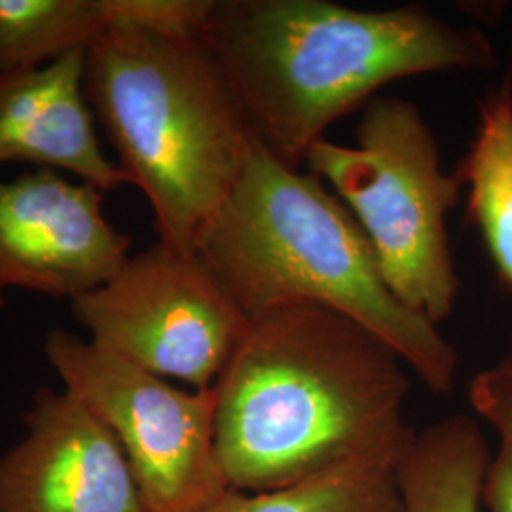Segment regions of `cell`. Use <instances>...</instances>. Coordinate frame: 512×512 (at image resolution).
Listing matches in <instances>:
<instances>
[{
    "instance_id": "cell-11",
    "label": "cell",
    "mask_w": 512,
    "mask_h": 512,
    "mask_svg": "<svg viewBox=\"0 0 512 512\" xmlns=\"http://www.w3.org/2000/svg\"><path fill=\"white\" fill-rule=\"evenodd\" d=\"M213 0H0V74L86 52L114 27L198 35Z\"/></svg>"
},
{
    "instance_id": "cell-3",
    "label": "cell",
    "mask_w": 512,
    "mask_h": 512,
    "mask_svg": "<svg viewBox=\"0 0 512 512\" xmlns=\"http://www.w3.org/2000/svg\"><path fill=\"white\" fill-rule=\"evenodd\" d=\"M196 253L247 317L287 302L325 306L384 340L433 393L454 389L456 349L389 289L348 207L258 139Z\"/></svg>"
},
{
    "instance_id": "cell-5",
    "label": "cell",
    "mask_w": 512,
    "mask_h": 512,
    "mask_svg": "<svg viewBox=\"0 0 512 512\" xmlns=\"http://www.w3.org/2000/svg\"><path fill=\"white\" fill-rule=\"evenodd\" d=\"M304 162L348 205L393 294L431 323L444 321L459 293L446 219L463 183L456 171L440 169L435 135L418 107L376 97L355 147L321 139Z\"/></svg>"
},
{
    "instance_id": "cell-13",
    "label": "cell",
    "mask_w": 512,
    "mask_h": 512,
    "mask_svg": "<svg viewBox=\"0 0 512 512\" xmlns=\"http://www.w3.org/2000/svg\"><path fill=\"white\" fill-rule=\"evenodd\" d=\"M501 281L512 289V80L505 78L480 107L469 154L456 171Z\"/></svg>"
},
{
    "instance_id": "cell-12",
    "label": "cell",
    "mask_w": 512,
    "mask_h": 512,
    "mask_svg": "<svg viewBox=\"0 0 512 512\" xmlns=\"http://www.w3.org/2000/svg\"><path fill=\"white\" fill-rule=\"evenodd\" d=\"M490 450L469 416L414 433L397 465L404 512H478Z\"/></svg>"
},
{
    "instance_id": "cell-4",
    "label": "cell",
    "mask_w": 512,
    "mask_h": 512,
    "mask_svg": "<svg viewBox=\"0 0 512 512\" xmlns=\"http://www.w3.org/2000/svg\"><path fill=\"white\" fill-rule=\"evenodd\" d=\"M84 93L158 241L196 253L256 135L200 35L114 27L84 55Z\"/></svg>"
},
{
    "instance_id": "cell-2",
    "label": "cell",
    "mask_w": 512,
    "mask_h": 512,
    "mask_svg": "<svg viewBox=\"0 0 512 512\" xmlns=\"http://www.w3.org/2000/svg\"><path fill=\"white\" fill-rule=\"evenodd\" d=\"M200 40L238 95L256 139L296 167L332 122L385 84L492 69V42L421 6L357 10L327 0H215Z\"/></svg>"
},
{
    "instance_id": "cell-1",
    "label": "cell",
    "mask_w": 512,
    "mask_h": 512,
    "mask_svg": "<svg viewBox=\"0 0 512 512\" xmlns=\"http://www.w3.org/2000/svg\"><path fill=\"white\" fill-rule=\"evenodd\" d=\"M403 359L357 321L310 302L249 317L215 391L232 490L270 492L376 454H403Z\"/></svg>"
},
{
    "instance_id": "cell-9",
    "label": "cell",
    "mask_w": 512,
    "mask_h": 512,
    "mask_svg": "<svg viewBox=\"0 0 512 512\" xmlns=\"http://www.w3.org/2000/svg\"><path fill=\"white\" fill-rule=\"evenodd\" d=\"M23 423L0 456V512H148L118 440L69 391L38 387Z\"/></svg>"
},
{
    "instance_id": "cell-6",
    "label": "cell",
    "mask_w": 512,
    "mask_h": 512,
    "mask_svg": "<svg viewBox=\"0 0 512 512\" xmlns=\"http://www.w3.org/2000/svg\"><path fill=\"white\" fill-rule=\"evenodd\" d=\"M44 355L118 440L148 512H205L232 490L215 444V385L177 389L65 329L44 336Z\"/></svg>"
},
{
    "instance_id": "cell-15",
    "label": "cell",
    "mask_w": 512,
    "mask_h": 512,
    "mask_svg": "<svg viewBox=\"0 0 512 512\" xmlns=\"http://www.w3.org/2000/svg\"><path fill=\"white\" fill-rule=\"evenodd\" d=\"M469 401L476 414L490 421L501 440L512 446V359L482 370L471 382Z\"/></svg>"
},
{
    "instance_id": "cell-16",
    "label": "cell",
    "mask_w": 512,
    "mask_h": 512,
    "mask_svg": "<svg viewBox=\"0 0 512 512\" xmlns=\"http://www.w3.org/2000/svg\"><path fill=\"white\" fill-rule=\"evenodd\" d=\"M480 501L490 512H512V446L505 440L486 467Z\"/></svg>"
},
{
    "instance_id": "cell-14",
    "label": "cell",
    "mask_w": 512,
    "mask_h": 512,
    "mask_svg": "<svg viewBox=\"0 0 512 512\" xmlns=\"http://www.w3.org/2000/svg\"><path fill=\"white\" fill-rule=\"evenodd\" d=\"M401 456L353 459L270 492L230 490L205 512H404L397 475Z\"/></svg>"
},
{
    "instance_id": "cell-8",
    "label": "cell",
    "mask_w": 512,
    "mask_h": 512,
    "mask_svg": "<svg viewBox=\"0 0 512 512\" xmlns=\"http://www.w3.org/2000/svg\"><path fill=\"white\" fill-rule=\"evenodd\" d=\"M103 198L54 169L0 183V310L10 289L73 302L124 266L131 238L110 224Z\"/></svg>"
},
{
    "instance_id": "cell-7",
    "label": "cell",
    "mask_w": 512,
    "mask_h": 512,
    "mask_svg": "<svg viewBox=\"0 0 512 512\" xmlns=\"http://www.w3.org/2000/svg\"><path fill=\"white\" fill-rule=\"evenodd\" d=\"M90 342L160 378L217 384L249 317L198 253L156 243L71 302Z\"/></svg>"
},
{
    "instance_id": "cell-10",
    "label": "cell",
    "mask_w": 512,
    "mask_h": 512,
    "mask_svg": "<svg viewBox=\"0 0 512 512\" xmlns=\"http://www.w3.org/2000/svg\"><path fill=\"white\" fill-rule=\"evenodd\" d=\"M84 55L0 74V165L69 173L107 194L126 181L95 131L84 93Z\"/></svg>"
}]
</instances>
